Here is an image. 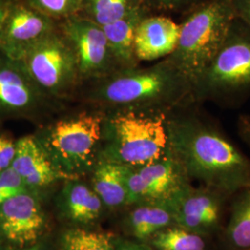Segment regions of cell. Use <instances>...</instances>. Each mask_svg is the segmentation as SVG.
<instances>
[{"mask_svg": "<svg viewBox=\"0 0 250 250\" xmlns=\"http://www.w3.org/2000/svg\"><path fill=\"white\" fill-rule=\"evenodd\" d=\"M16 149V142L10 137L0 134V172L11 166Z\"/></svg>", "mask_w": 250, "mask_h": 250, "instance_id": "obj_27", "label": "cell"}, {"mask_svg": "<svg viewBox=\"0 0 250 250\" xmlns=\"http://www.w3.org/2000/svg\"><path fill=\"white\" fill-rule=\"evenodd\" d=\"M167 148L190 181L227 197L250 188V161L212 125L168 114Z\"/></svg>", "mask_w": 250, "mask_h": 250, "instance_id": "obj_1", "label": "cell"}, {"mask_svg": "<svg viewBox=\"0 0 250 250\" xmlns=\"http://www.w3.org/2000/svg\"><path fill=\"white\" fill-rule=\"evenodd\" d=\"M11 0H0V27L7 15Z\"/></svg>", "mask_w": 250, "mask_h": 250, "instance_id": "obj_32", "label": "cell"}, {"mask_svg": "<svg viewBox=\"0 0 250 250\" xmlns=\"http://www.w3.org/2000/svg\"><path fill=\"white\" fill-rule=\"evenodd\" d=\"M126 219L127 229L136 240L148 241L154 234L174 225L170 206L165 202L134 204Z\"/></svg>", "mask_w": 250, "mask_h": 250, "instance_id": "obj_18", "label": "cell"}, {"mask_svg": "<svg viewBox=\"0 0 250 250\" xmlns=\"http://www.w3.org/2000/svg\"><path fill=\"white\" fill-rule=\"evenodd\" d=\"M0 250H49V248L45 242H37L35 245L26 247V248H18L17 250H8V249H0Z\"/></svg>", "mask_w": 250, "mask_h": 250, "instance_id": "obj_31", "label": "cell"}, {"mask_svg": "<svg viewBox=\"0 0 250 250\" xmlns=\"http://www.w3.org/2000/svg\"><path fill=\"white\" fill-rule=\"evenodd\" d=\"M116 238L107 232L71 228L61 237V250H113Z\"/></svg>", "mask_w": 250, "mask_h": 250, "instance_id": "obj_23", "label": "cell"}, {"mask_svg": "<svg viewBox=\"0 0 250 250\" xmlns=\"http://www.w3.org/2000/svg\"><path fill=\"white\" fill-rule=\"evenodd\" d=\"M92 83L84 99L104 112L132 110L168 115L194 99L192 84L168 58L146 68L120 70Z\"/></svg>", "mask_w": 250, "mask_h": 250, "instance_id": "obj_2", "label": "cell"}, {"mask_svg": "<svg viewBox=\"0 0 250 250\" xmlns=\"http://www.w3.org/2000/svg\"><path fill=\"white\" fill-rule=\"evenodd\" d=\"M188 184L178 163L167 150L157 161L139 167H129L126 176L127 205L168 203Z\"/></svg>", "mask_w": 250, "mask_h": 250, "instance_id": "obj_10", "label": "cell"}, {"mask_svg": "<svg viewBox=\"0 0 250 250\" xmlns=\"http://www.w3.org/2000/svg\"><path fill=\"white\" fill-rule=\"evenodd\" d=\"M238 128L242 139L250 146V117L242 116L238 122Z\"/></svg>", "mask_w": 250, "mask_h": 250, "instance_id": "obj_30", "label": "cell"}, {"mask_svg": "<svg viewBox=\"0 0 250 250\" xmlns=\"http://www.w3.org/2000/svg\"><path fill=\"white\" fill-rule=\"evenodd\" d=\"M238 192L224 235L229 246L244 250L250 248V188Z\"/></svg>", "mask_w": 250, "mask_h": 250, "instance_id": "obj_20", "label": "cell"}, {"mask_svg": "<svg viewBox=\"0 0 250 250\" xmlns=\"http://www.w3.org/2000/svg\"><path fill=\"white\" fill-rule=\"evenodd\" d=\"M104 113L99 161L139 167L159 160L167 150V114L132 110Z\"/></svg>", "mask_w": 250, "mask_h": 250, "instance_id": "obj_3", "label": "cell"}, {"mask_svg": "<svg viewBox=\"0 0 250 250\" xmlns=\"http://www.w3.org/2000/svg\"><path fill=\"white\" fill-rule=\"evenodd\" d=\"M27 4L55 21L78 15L83 0H25Z\"/></svg>", "mask_w": 250, "mask_h": 250, "instance_id": "obj_24", "label": "cell"}, {"mask_svg": "<svg viewBox=\"0 0 250 250\" xmlns=\"http://www.w3.org/2000/svg\"><path fill=\"white\" fill-rule=\"evenodd\" d=\"M143 5V0H83L78 15L102 27L125 17Z\"/></svg>", "mask_w": 250, "mask_h": 250, "instance_id": "obj_21", "label": "cell"}, {"mask_svg": "<svg viewBox=\"0 0 250 250\" xmlns=\"http://www.w3.org/2000/svg\"><path fill=\"white\" fill-rule=\"evenodd\" d=\"M180 25L165 16H150L135 30L134 54L138 62H154L173 53L178 44Z\"/></svg>", "mask_w": 250, "mask_h": 250, "instance_id": "obj_14", "label": "cell"}, {"mask_svg": "<svg viewBox=\"0 0 250 250\" xmlns=\"http://www.w3.org/2000/svg\"><path fill=\"white\" fill-rule=\"evenodd\" d=\"M31 190L21 178V176L10 166L0 172V206L9 197Z\"/></svg>", "mask_w": 250, "mask_h": 250, "instance_id": "obj_25", "label": "cell"}, {"mask_svg": "<svg viewBox=\"0 0 250 250\" xmlns=\"http://www.w3.org/2000/svg\"><path fill=\"white\" fill-rule=\"evenodd\" d=\"M129 167L99 161L93 170V189L104 206L116 208L127 205L126 176Z\"/></svg>", "mask_w": 250, "mask_h": 250, "instance_id": "obj_19", "label": "cell"}, {"mask_svg": "<svg viewBox=\"0 0 250 250\" xmlns=\"http://www.w3.org/2000/svg\"><path fill=\"white\" fill-rule=\"evenodd\" d=\"M223 198L213 190L188 184L168 202L174 225L203 236L214 232L221 219Z\"/></svg>", "mask_w": 250, "mask_h": 250, "instance_id": "obj_13", "label": "cell"}, {"mask_svg": "<svg viewBox=\"0 0 250 250\" xmlns=\"http://www.w3.org/2000/svg\"><path fill=\"white\" fill-rule=\"evenodd\" d=\"M103 207L93 188L77 178L66 180L59 196V208L67 220L77 224H92L100 217Z\"/></svg>", "mask_w": 250, "mask_h": 250, "instance_id": "obj_16", "label": "cell"}, {"mask_svg": "<svg viewBox=\"0 0 250 250\" xmlns=\"http://www.w3.org/2000/svg\"><path fill=\"white\" fill-rule=\"evenodd\" d=\"M250 87V28L235 19L224 44L195 83L193 98L212 99Z\"/></svg>", "mask_w": 250, "mask_h": 250, "instance_id": "obj_6", "label": "cell"}, {"mask_svg": "<svg viewBox=\"0 0 250 250\" xmlns=\"http://www.w3.org/2000/svg\"><path fill=\"white\" fill-rule=\"evenodd\" d=\"M154 250H205L204 236L177 225H171L148 240Z\"/></svg>", "mask_w": 250, "mask_h": 250, "instance_id": "obj_22", "label": "cell"}, {"mask_svg": "<svg viewBox=\"0 0 250 250\" xmlns=\"http://www.w3.org/2000/svg\"><path fill=\"white\" fill-rule=\"evenodd\" d=\"M12 169L31 190L45 188L59 180H67L53 163L34 135H27L16 142Z\"/></svg>", "mask_w": 250, "mask_h": 250, "instance_id": "obj_15", "label": "cell"}, {"mask_svg": "<svg viewBox=\"0 0 250 250\" xmlns=\"http://www.w3.org/2000/svg\"><path fill=\"white\" fill-rule=\"evenodd\" d=\"M250 250V249H247V250Z\"/></svg>", "mask_w": 250, "mask_h": 250, "instance_id": "obj_33", "label": "cell"}, {"mask_svg": "<svg viewBox=\"0 0 250 250\" xmlns=\"http://www.w3.org/2000/svg\"><path fill=\"white\" fill-rule=\"evenodd\" d=\"M59 27L75 54L81 83H92L121 70L99 24L75 15L62 21Z\"/></svg>", "mask_w": 250, "mask_h": 250, "instance_id": "obj_9", "label": "cell"}, {"mask_svg": "<svg viewBox=\"0 0 250 250\" xmlns=\"http://www.w3.org/2000/svg\"><path fill=\"white\" fill-rule=\"evenodd\" d=\"M45 225L43 208L30 190L9 197L0 206V232L18 248L39 242Z\"/></svg>", "mask_w": 250, "mask_h": 250, "instance_id": "obj_12", "label": "cell"}, {"mask_svg": "<svg viewBox=\"0 0 250 250\" xmlns=\"http://www.w3.org/2000/svg\"><path fill=\"white\" fill-rule=\"evenodd\" d=\"M58 25L57 21L32 8L25 0H11L0 27V52L21 62Z\"/></svg>", "mask_w": 250, "mask_h": 250, "instance_id": "obj_11", "label": "cell"}, {"mask_svg": "<svg viewBox=\"0 0 250 250\" xmlns=\"http://www.w3.org/2000/svg\"><path fill=\"white\" fill-rule=\"evenodd\" d=\"M113 250H154L149 245L142 242L129 241L124 239H116Z\"/></svg>", "mask_w": 250, "mask_h": 250, "instance_id": "obj_29", "label": "cell"}, {"mask_svg": "<svg viewBox=\"0 0 250 250\" xmlns=\"http://www.w3.org/2000/svg\"><path fill=\"white\" fill-rule=\"evenodd\" d=\"M21 62L36 84L56 100L66 98L81 83L75 54L59 25Z\"/></svg>", "mask_w": 250, "mask_h": 250, "instance_id": "obj_7", "label": "cell"}, {"mask_svg": "<svg viewBox=\"0 0 250 250\" xmlns=\"http://www.w3.org/2000/svg\"><path fill=\"white\" fill-rule=\"evenodd\" d=\"M104 118L98 108L83 110L45 125L34 136L65 178H78L99 162Z\"/></svg>", "mask_w": 250, "mask_h": 250, "instance_id": "obj_4", "label": "cell"}, {"mask_svg": "<svg viewBox=\"0 0 250 250\" xmlns=\"http://www.w3.org/2000/svg\"><path fill=\"white\" fill-rule=\"evenodd\" d=\"M235 17L250 28V0H230Z\"/></svg>", "mask_w": 250, "mask_h": 250, "instance_id": "obj_28", "label": "cell"}, {"mask_svg": "<svg viewBox=\"0 0 250 250\" xmlns=\"http://www.w3.org/2000/svg\"><path fill=\"white\" fill-rule=\"evenodd\" d=\"M58 102L36 84L22 62L0 52V121L36 120L57 109Z\"/></svg>", "mask_w": 250, "mask_h": 250, "instance_id": "obj_8", "label": "cell"}, {"mask_svg": "<svg viewBox=\"0 0 250 250\" xmlns=\"http://www.w3.org/2000/svg\"><path fill=\"white\" fill-rule=\"evenodd\" d=\"M235 19L230 0H204L180 24L178 44L167 58L193 88L224 44Z\"/></svg>", "mask_w": 250, "mask_h": 250, "instance_id": "obj_5", "label": "cell"}, {"mask_svg": "<svg viewBox=\"0 0 250 250\" xmlns=\"http://www.w3.org/2000/svg\"><path fill=\"white\" fill-rule=\"evenodd\" d=\"M149 10L143 5L116 21L102 26L121 70L138 66L139 62L134 54L135 30L140 21L149 15Z\"/></svg>", "mask_w": 250, "mask_h": 250, "instance_id": "obj_17", "label": "cell"}, {"mask_svg": "<svg viewBox=\"0 0 250 250\" xmlns=\"http://www.w3.org/2000/svg\"><path fill=\"white\" fill-rule=\"evenodd\" d=\"M202 1L204 0H143L144 5L148 9L164 11H177Z\"/></svg>", "mask_w": 250, "mask_h": 250, "instance_id": "obj_26", "label": "cell"}]
</instances>
